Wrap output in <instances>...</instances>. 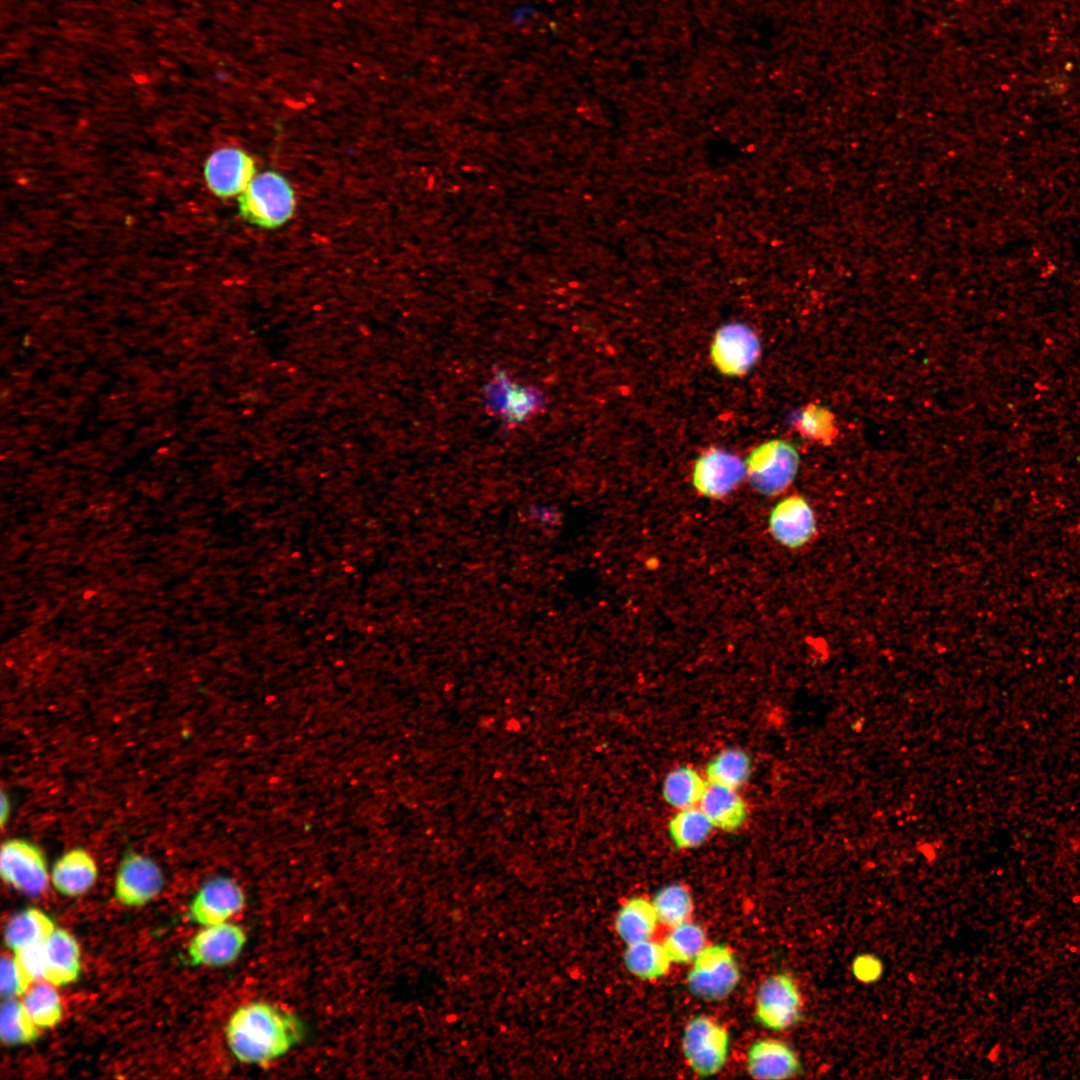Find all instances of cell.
<instances>
[{
	"instance_id": "33",
	"label": "cell",
	"mask_w": 1080,
	"mask_h": 1080,
	"mask_svg": "<svg viewBox=\"0 0 1080 1080\" xmlns=\"http://www.w3.org/2000/svg\"><path fill=\"white\" fill-rule=\"evenodd\" d=\"M528 513L533 520L543 525H554L559 519V512L548 506H531Z\"/></svg>"
},
{
	"instance_id": "9",
	"label": "cell",
	"mask_w": 1080,
	"mask_h": 1080,
	"mask_svg": "<svg viewBox=\"0 0 1080 1080\" xmlns=\"http://www.w3.org/2000/svg\"><path fill=\"white\" fill-rule=\"evenodd\" d=\"M255 172L252 156L233 146L213 151L206 159L203 169L208 189L222 199L240 196L255 177Z\"/></svg>"
},
{
	"instance_id": "18",
	"label": "cell",
	"mask_w": 1080,
	"mask_h": 1080,
	"mask_svg": "<svg viewBox=\"0 0 1080 1080\" xmlns=\"http://www.w3.org/2000/svg\"><path fill=\"white\" fill-rule=\"evenodd\" d=\"M98 867L92 855L82 847L62 854L51 870V882L61 894L69 897L86 893L96 882Z\"/></svg>"
},
{
	"instance_id": "32",
	"label": "cell",
	"mask_w": 1080,
	"mask_h": 1080,
	"mask_svg": "<svg viewBox=\"0 0 1080 1080\" xmlns=\"http://www.w3.org/2000/svg\"><path fill=\"white\" fill-rule=\"evenodd\" d=\"M880 963L872 957L859 958L854 964L855 975L863 980H873L880 973Z\"/></svg>"
},
{
	"instance_id": "8",
	"label": "cell",
	"mask_w": 1080,
	"mask_h": 1080,
	"mask_svg": "<svg viewBox=\"0 0 1080 1080\" xmlns=\"http://www.w3.org/2000/svg\"><path fill=\"white\" fill-rule=\"evenodd\" d=\"M768 529L778 544L798 550L815 538L818 521L810 502L800 494H792L773 506L768 516Z\"/></svg>"
},
{
	"instance_id": "30",
	"label": "cell",
	"mask_w": 1080,
	"mask_h": 1080,
	"mask_svg": "<svg viewBox=\"0 0 1080 1080\" xmlns=\"http://www.w3.org/2000/svg\"><path fill=\"white\" fill-rule=\"evenodd\" d=\"M672 962H692L706 947V935L703 929L689 921L671 927L664 942Z\"/></svg>"
},
{
	"instance_id": "16",
	"label": "cell",
	"mask_w": 1080,
	"mask_h": 1080,
	"mask_svg": "<svg viewBox=\"0 0 1080 1080\" xmlns=\"http://www.w3.org/2000/svg\"><path fill=\"white\" fill-rule=\"evenodd\" d=\"M43 980L64 986L75 982L81 972L80 948L76 939L63 929H55L43 943Z\"/></svg>"
},
{
	"instance_id": "11",
	"label": "cell",
	"mask_w": 1080,
	"mask_h": 1080,
	"mask_svg": "<svg viewBox=\"0 0 1080 1080\" xmlns=\"http://www.w3.org/2000/svg\"><path fill=\"white\" fill-rule=\"evenodd\" d=\"M246 942L243 927L228 921L203 926L189 942L187 952L193 965L222 967L240 956Z\"/></svg>"
},
{
	"instance_id": "34",
	"label": "cell",
	"mask_w": 1080,
	"mask_h": 1080,
	"mask_svg": "<svg viewBox=\"0 0 1080 1080\" xmlns=\"http://www.w3.org/2000/svg\"><path fill=\"white\" fill-rule=\"evenodd\" d=\"M10 808H11L10 801H9L8 797L6 796V794L4 793V791H2V793H1V809H0L1 826L2 827L5 825L8 817H9Z\"/></svg>"
},
{
	"instance_id": "20",
	"label": "cell",
	"mask_w": 1080,
	"mask_h": 1080,
	"mask_svg": "<svg viewBox=\"0 0 1080 1080\" xmlns=\"http://www.w3.org/2000/svg\"><path fill=\"white\" fill-rule=\"evenodd\" d=\"M55 929L54 922L45 912L30 907L15 914L8 921L4 941L10 950L16 952L45 942Z\"/></svg>"
},
{
	"instance_id": "1",
	"label": "cell",
	"mask_w": 1080,
	"mask_h": 1080,
	"mask_svg": "<svg viewBox=\"0 0 1080 1080\" xmlns=\"http://www.w3.org/2000/svg\"><path fill=\"white\" fill-rule=\"evenodd\" d=\"M300 1032L293 1015L265 1001L237 1008L225 1028L233 1056L249 1065H265L285 1056L299 1040Z\"/></svg>"
},
{
	"instance_id": "28",
	"label": "cell",
	"mask_w": 1080,
	"mask_h": 1080,
	"mask_svg": "<svg viewBox=\"0 0 1080 1080\" xmlns=\"http://www.w3.org/2000/svg\"><path fill=\"white\" fill-rule=\"evenodd\" d=\"M53 986L46 981L36 983L24 994L22 1002L32 1021L39 1028H52L62 1018V1004Z\"/></svg>"
},
{
	"instance_id": "23",
	"label": "cell",
	"mask_w": 1080,
	"mask_h": 1080,
	"mask_svg": "<svg viewBox=\"0 0 1080 1080\" xmlns=\"http://www.w3.org/2000/svg\"><path fill=\"white\" fill-rule=\"evenodd\" d=\"M707 783L693 768L681 766L670 771L663 782L665 801L678 809L699 804Z\"/></svg>"
},
{
	"instance_id": "5",
	"label": "cell",
	"mask_w": 1080,
	"mask_h": 1080,
	"mask_svg": "<svg viewBox=\"0 0 1080 1080\" xmlns=\"http://www.w3.org/2000/svg\"><path fill=\"white\" fill-rule=\"evenodd\" d=\"M682 1050L690 1068L701 1076H710L722 1069L729 1054V1034L714 1019L707 1016L692 1018L685 1027Z\"/></svg>"
},
{
	"instance_id": "26",
	"label": "cell",
	"mask_w": 1080,
	"mask_h": 1080,
	"mask_svg": "<svg viewBox=\"0 0 1080 1080\" xmlns=\"http://www.w3.org/2000/svg\"><path fill=\"white\" fill-rule=\"evenodd\" d=\"M712 822L698 806L679 809L669 823V833L678 848H694L710 835Z\"/></svg>"
},
{
	"instance_id": "25",
	"label": "cell",
	"mask_w": 1080,
	"mask_h": 1080,
	"mask_svg": "<svg viewBox=\"0 0 1080 1080\" xmlns=\"http://www.w3.org/2000/svg\"><path fill=\"white\" fill-rule=\"evenodd\" d=\"M0 1036L6 1045L27 1044L39 1037V1027L32 1021L23 1002L15 997L2 1002Z\"/></svg>"
},
{
	"instance_id": "4",
	"label": "cell",
	"mask_w": 1080,
	"mask_h": 1080,
	"mask_svg": "<svg viewBox=\"0 0 1080 1080\" xmlns=\"http://www.w3.org/2000/svg\"><path fill=\"white\" fill-rule=\"evenodd\" d=\"M740 978L733 953L724 945L706 946L692 961L687 974V986L696 997L717 1001L726 998L736 988Z\"/></svg>"
},
{
	"instance_id": "22",
	"label": "cell",
	"mask_w": 1080,
	"mask_h": 1080,
	"mask_svg": "<svg viewBox=\"0 0 1080 1080\" xmlns=\"http://www.w3.org/2000/svg\"><path fill=\"white\" fill-rule=\"evenodd\" d=\"M671 959L663 944L651 939L628 944L624 964L634 976L643 980H655L667 974Z\"/></svg>"
},
{
	"instance_id": "24",
	"label": "cell",
	"mask_w": 1080,
	"mask_h": 1080,
	"mask_svg": "<svg viewBox=\"0 0 1080 1080\" xmlns=\"http://www.w3.org/2000/svg\"><path fill=\"white\" fill-rule=\"evenodd\" d=\"M792 425L802 437L824 446L832 445L839 435L834 414L816 403L804 406Z\"/></svg>"
},
{
	"instance_id": "14",
	"label": "cell",
	"mask_w": 1080,
	"mask_h": 1080,
	"mask_svg": "<svg viewBox=\"0 0 1080 1080\" xmlns=\"http://www.w3.org/2000/svg\"><path fill=\"white\" fill-rule=\"evenodd\" d=\"M760 355V343L755 333L740 323L720 328L711 346V358L718 370L729 376L745 374Z\"/></svg>"
},
{
	"instance_id": "10",
	"label": "cell",
	"mask_w": 1080,
	"mask_h": 1080,
	"mask_svg": "<svg viewBox=\"0 0 1080 1080\" xmlns=\"http://www.w3.org/2000/svg\"><path fill=\"white\" fill-rule=\"evenodd\" d=\"M163 884V872L153 859L137 852H128L116 873L114 895L121 904L138 907L154 899L161 892Z\"/></svg>"
},
{
	"instance_id": "29",
	"label": "cell",
	"mask_w": 1080,
	"mask_h": 1080,
	"mask_svg": "<svg viewBox=\"0 0 1080 1080\" xmlns=\"http://www.w3.org/2000/svg\"><path fill=\"white\" fill-rule=\"evenodd\" d=\"M651 902L659 922L669 927L688 921L693 910L691 895L681 884H670L661 888Z\"/></svg>"
},
{
	"instance_id": "27",
	"label": "cell",
	"mask_w": 1080,
	"mask_h": 1080,
	"mask_svg": "<svg viewBox=\"0 0 1080 1080\" xmlns=\"http://www.w3.org/2000/svg\"><path fill=\"white\" fill-rule=\"evenodd\" d=\"M750 771L751 762L747 753L729 748L710 761L706 774L711 783L737 789L746 782Z\"/></svg>"
},
{
	"instance_id": "2",
	"label": "cell",
	"mask_w": 1080,
	"mask_h": 1080,
	"mask_svg": "<svg viewBox=\"0 0 1080 1080\" xmlns=\"http://www.w3.org/2000/svg\"><path fill=\"white\" fill-rule=\"evenodd\" d=\"M295 209V191L289 181L276 171L255 175L238 196L240 216L266 229H274L288 222Z\"/></svg>"
},
{
	"instance_id": "3",
	"label": "cell",
	"mask_w": 1080,
	"mask_h": 1080,
	"mask_svg": "<svg viewBox=\"0 0 1080 1080\" xmlns=\"http://www.w3.org/2000/svg\"><path fill=\"white\" fill-rule=\"evenodd\" d=\"M799 464V453L791 443L771 440L756 447L747 457L746 478L761 495L777 496L791 486Z\"/></svg>"
},
{
	"instance_id": "19",
	"label": "cell",
	"mask_w": 1080,
	"mask_h": 1080,
	"mask_svg": "<svg viewBox=\"0 0 1080 1080\" xmlns=\"http://www.w3.org/2000/svg\"><path fill=\"white\" fill-rule=\"evenodd\" d=\"M699 807L714 827L725 831L737 829L745 820L746 807L736 789L707 783Z\"/></svg>"
},
{
	"instance_id": "13",
	"label": "cell",
	"mask_w": 1080,
	"mask_h": 1080,
	"mask_svg": "<svg viewBox=\"0 0 1080 1080\" xmlns=\"http://www.w3.org/2000/svg\"><path fill=\"white\" fill-rule=\"evenodd\" d=\"M745 478V462L734 454L711 448L697 459L692 484L700 495L720 499L729 495Z\"/></svg>"
},
{
	"instance_id": "21",
	"label": "cell",
	"mask_w": 1080,
	"mask_h": 1080,
	"mask_svg": "<svg viewBox=\"0 0 1080 1080\" xmlns=\"http://www.w3.org/2000/svg\"><path fill=\"white\" fill-rule=\"evenodd\" d=\"M659 920L652 902L635 897L627 900L615 918V930L628 944L651 939Z\"/></svg>"
},
{
	"instance_id": "15",
	"label": "cell",
	"mask_w": 1080,
	"mask_h": 1080,
	"mask_svg": "<svg viewBox=\"0 0 1080 1080\" xmlns=\"http://www.w3.org/2000/svg\"><path fill=\"white\" fill-rule=\"evenodd\" d=\"M485 399L488 408L509 425L526 421L544 405L541 392L511 381L504 372H497L487 385Z\"/></svg>"
},
{
	"instance_id": "7",
	"label": "cell",
	"mask_w": 1080,
	"mask_h": 1080,
	"mask_svg": "<svg viewBox=\"0 0 1080 1080\" xmlns=\"http://www.w3.org/2000/svg\"><path fill=\"white\" fill-rule=\"evenodd\" d=\"M756 1017L766 1028L781 1031L799 1022L802 999L794 980L786 973L766 978L756 995Z\"/></svg>"
},
{
	"instance_id": "12",
	"label": "cell",
	"mask_w": 1080,
	"mask_h": 1080,
	"mask_svg": "<svg viewBox=\"0 0 1080 1080\" xmlns=\"http://www.w3.org/2000/svg\"><path fill=\"white\" fill-rule=\"evenodd\" d=\"M242 887L228 877H215L204 883L192 899L188 915L202 926L230 921L245 907Z\"/></svg>"
},
{
	"instance_id": "31",
	"label": "cell",
	"mask_w": 1080,
	"mask_h": 1080,
	"mask_svg": "<svg viewBox=\"0 0 1080 1080\" xmlns=\"http://www.w3.org/2000/svg\"><path fill=\"white\" fill-rule=\"evenodd\" d=\"M0 974V992L3 999L25 994L31 987L14 957H2Z\"/></svg>"
},
{
	"instance_id": "6",
	"label": "cell",
	"mask_w": 1080,
	"mask_h": 1080,
	"mask_svg": "<svg viewBox=\"0 0 1080 1080\" xmlns=\"http://www.w3.org/2000/svg\"><path fill=\"white\" fill-rule=\"evenodd\" d=\"M0 874L7 885L30 896L41 894L49 879L44 853L23 838H9L2 843Z\"/></svg>"
},
{
	"instance_id": "17",
	"label": "cell",
	"mask_w": 1080,
	"mask_h": 1080,
	"mask_svg": "<svg viewBox=\"0 0 1080 1080\" xmlns=\"http://www.w3.org/2000/svg\"><path fill=\"white\" fill-rule=\"evenodd\" d=\"M796 1053L777 1039H761L748 1050L747 1068L757 1079H786L800 1072Z\"/></svg>"
}]
</instances>
